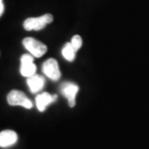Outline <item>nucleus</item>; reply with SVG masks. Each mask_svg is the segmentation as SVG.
<instances>
[{"label": "nucleus", "mask_w": 149, "mask_h": 149, "mask_svg": "<svg viewBox=\"0 0 149 149\" xmlns=\"http://www.w3.org/2000/svg\"><path fill=\"white\" fill-rule=\"evenodd\" d=\"M53 20L52 15L46 14L39 17H29L25 19L23 22V27L25 30L31 31V30H41L45 28L47 24H49Z\"/></svg>", "instance_id": "nucleus-1"}, {"label": "nucleus", "mask_w": 149, "mask_h": 149, "mask_svg": "<svg viewBox=\"0 0 149 149\" xmlns=\"http://www.w3.org/2000/svg\"><path fill=\"white\" fill-rule=\"evenodd\" d=\"M22 44L25 49L30 52V54L33 55L34 57H41V56H43L47 50V47L46 45L31 37H27V38L23 39Z\"/></svg>", "instance_id": "nucleus-2"}, {"label": "nucleus", "mask_w": 149, "mask_h": 149, "mask_svg": "<svg viewBox=\"0 0 149 149\" xmlns=\"http://www.w3.org/2000/svg\"><path fill=\"white\" fill-rule=\"evenodd\" d=\"M7 102L10 106H22L25 109L32 108V102L22 91L12 90L7 96Z\"/></svg>", "instance_id": "nucleus-3"}, {"label": "nucleus", "mask_w": 149, "mask_h": 149, "mask_svg": "<svg viewBox=\"0 0 149 149\" xmlns=\"http://www.w3.org/2000/svg\"><path fill=\"white\" fill-rule=\"evenodd\" d=\"M34 56L32 54H23L20 58V74L29 77L36 73V65L33 63Z\"/></svg>", "instance_id": "nucleus-4"}, {"label": "nucleus", "mask_w": 149, "mask_h": 149, "mask_svg": "<svg viewBox=\"0 0 149 149\" xmlns=\"http://www.w3.org/2000/svg\"><path fill=\"white\" fill-rule=\"evenodd\" d=\"M43 72L49 79L52 80H58L61 77L58 63L55 59L49 58L43 64Z\"/></svg>", "instance_id": "nucleus-5"}, {"label": "nucleus", "mask_w": 149, "mask_h": 149, "mask_svg": "<svg viewBox=\"0 0 149 149\" xmlns=\"http://www.w3.org/2000/svg\"><path fill=\"white\" fill-rule=\"evenodd\" d=\"M79 86L72 82H66L62 85L61 92L64 95V97L67 98L68 103L71 108H73L76 105V96L79 92Z\"/></svg>", "instance_id": "nucleus-6"}, {"label": "nucleus", "mask_w": 149, "mask_h": 149, "mask_svg": "<svg viewBox=\"0 0 149 149\" xmlns=\"http://www.w3.org/2000/svg\"><path fill=\"white\" fill-rule=\"evenodd\" d=\"M17 141V135L15 131L5 130L0 132V147L6 148L14 145Z\"/></svg>", "instance_id": "nucleus-7"}, {"label": "nucleus", "mask_w": 149, "mask_h": 149, "mask_svg": "<svg viewBox=\"0 0 149 149\" xmlns=\"http://www.w3.org/2000/svg\"><path fill=\"white\" fill-rule=\"evenodd\" d=\"M56 99H57L56 95H50L49 93H47V92L39 94L36 97V105H37L39 111H41V112L45 111L47 107L49 106L50 104H52L53 102H55Z\"/></svg>", "instance_id": "nucleus-8"}, {"label": "nucleus", "mask_w": 149, "mask_h": 149, "mask_svg": "<svg viewBox=\"0 0 149 149\" xmlns=\"http://www.w3.org/2000/svg\"><path fill=\"white\" fill-rule=\"evenodd\" d=\"M27 84L32 93H37L44 88L45 79L43 77L35 74L33 76L27 77Z\"/></svg>", "instance_id": "nucleus-9"}, {"label": "nucleus", "mask_w": 149, "mask_h": 149, "mask_svg": "<svg viewBox=\"0 0 149 149\" xmlns=\"http://www.w3.org/2000/svg\"><path fill=\"white\" fill-rule=\"evenodd\" d=\"M76 52L77 50L74 49V47L72 46L71 43H67L64 46L63 49H62V55H63V57L70 62L74 60V58H76Z\"/></svg>", "instance_id": "nucleus-10"}, {"label": "nucleus", "mask_w": 149, "mask_h": 149, "mask_svg": "<svg viewBox=\"0 0 149 149\" xmlns=\"http://www.w3.org/2000/svg\"><path fill=\"white\" fill-rule=\"evenodd\" d=\"M71 44H72V46L74 47V49L79 50L82 46L81 37H80L79 35H74V36L72 38V40H71Z\"/></svg>", "instance_id": "nucleus-11"}, {"label": "nucleus", "mask_w": 149, "mask_h": 149, "mask_svg": "<svg viewBox=\"0 0 149 149\" xmlns=\"http://www.w3.org/2000/svg\"><path fill=\"white\" fill-rule=\"evenodd\" d=\"M3 12H4V4H3L2 0H0V17L2 16Z\"/></svg>", "instance_id": "nucleus-12"}]
</instances>
